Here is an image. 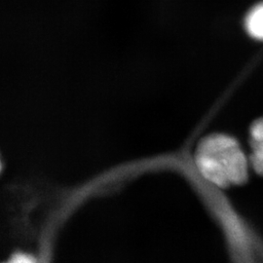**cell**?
<instances>
[{"instance_id": "6da1fadb", "label": "cell", "mask_w": 263, "mask_h": 263, "mask_svg": "<svg viewBox=\"0 0 263 263\" xmlns=\"http://www.w3.org/2000/svg\"><path fill=\"white\" fill-rule=\"evenodd\" d=\"M195 165L216 187L242 185L249 179V162L239 142L224 134H212L199 142Z\"/></svg>"}, {"instance_id": "3957f363", "label": "cell", "mask_w": 263, "mask_h": 263, "mask_svg": "<svg viewBox=\"0 0 263 263\" xmlns=\"http://www.w3.org/2000/svg\"><path fill=\"white\" fill-rule=\"evenodd\" d=\"M245 31L254 41L263 42V1L253 5L245 15Z\"/></svg>"}, {"instance_id": "7a4b0ae2", "label": "cell", "mask_w": 263, "mask_h": 263, "mask_svg": "<svg viewBox=\"0 0 263 263\" xmlns=\"http://www.w3.org/2000/svg\"><path fill=\"white\" fill-rule=\"evenodd\" d=\"M250 143L252 147L251 165L254 172L263 176V117L255 120L251 126Z\"/></svg>"}]
</instances>
